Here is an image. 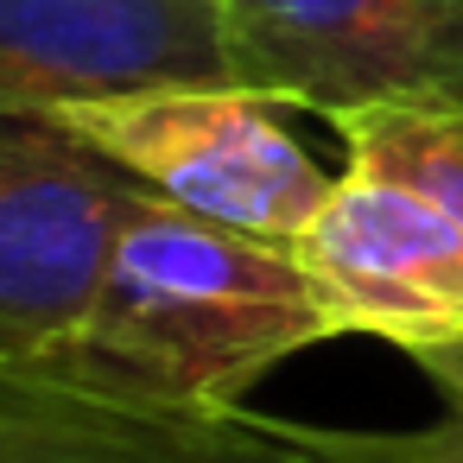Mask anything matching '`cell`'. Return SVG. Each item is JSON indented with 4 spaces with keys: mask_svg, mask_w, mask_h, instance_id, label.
Wrapping results in <instances>:
<instances>
[{
    "mask_svg": "<svg viewBox=\"0 0 463 463\" xmlns=\"http://www.w3.org/2000/svg\"><path fill=\"white\" fill-rule=\"evenodd\" d=\"M330 336L343 317L292 248L146 197L77 355L172 400L241 406L286 355Z\"/></svg>",
    "mask_w": 463,
    "mask_h": 463,
    "instance_id": "6da1fadb",
    "label": "cell"
},
{
    "mask_svg": "<svg viewBox=\"0 0 463 463\" xmlns=\"http://www.w3.org/2000/svg\"><path fill=\"white\" fill-rule=\"evenodd\" d=\"M153 191L52 115H0V368L77 355Z\"/></svg>",
    "mask_w": 463,
    "mask_h": 463,
    "instance_id": "7a4b0ae2",
    "label": "cell"
},
{
    "mask_svg": "<svg viewBox=\"0 0 463 463\" xmlns=\"http://www.w3.org/2000/svg\"><path fill=\"white\" fill-rule=\"evenodd\" d=\"M52 121H64L115 165H128L153 197L279 248H292L311 229L336 184V172H324L286 134L279 102L241 83L83 102L58 109Z\"/></svg>",
    "mask_w": 463,
    "mask_h": 463,
    "instance_id": "3957f363",
    "label": "cell"
},
{
    "mask_svg": "<svg viewBox=\"0 0 463 463\" xmlns=\"http://www.w3.org/2000/svg\"><path fill=\"white\" fill-rule=\"evenodd\" d=\"M241 90L330 128L374 109H463V0H222Z\"/></svg>",
    "mask_w": 463,
    "mask_h": 463,
    "instance_id": "277c9868",
    "label": "cell"
},
{
    "mask_svg": "<svg viewBox=\"0 0 463 463\" xmlns=\"http://www.w3.org/2000/svg\"><path fill=\"white\" fill-rule=\"evenodd\" d=\"M229 83L222 0H0V115Z\"/></svg>",
    "mask_w": 463,
    "mask_h": 463,
    "instance_id": "5b68a950",
    "label": "cell"
},
{
    "mask_svg": "<svg viewBox=\"0 0 463 463\" xmlns=\"http://www.w3.org/2000/svg\"><path fill=\"white\" fill-rule=\"evenodd\" d=\"M292 254L336 305L343 336H381L406 355L463 343V222L425 191L343 165Z\"/></svg>",
    "mask_w": 463,
    "mask_h": 463,
    "instance_id": "8992f818",
    "label": "cell"
},
{
    "mask_svg": "<svg viewBox=\"0 0 463 463\" xmlns=\"http://www.w3.org/2000/svg\"><path fill=\"white\" fill-rule=\"evenodd\" d=\"M0 463H305L286 419L172 400L90 355L0 368Z\"/></svg>",
    "mask_w": 463,
    "mask_h": 463,
    "instance_id": "52a82bcc",
    "label": "cell"
},
{
    "mask_svg": "<svg viewBox=\"0 0 463 463\" xmlns=\"http://www.w3.org/2000/svg\"><path fill=\"white\" fill-rule=\"evenodd\" d=\"M349 165L387 172L463 222V109H374L336 121Z\"/></svg>",
    "mask_w": 463,
    "mask_h": 463,
    "instance_id": "ba28073f",
    "label": "cell"
},
{
    "mask_svg": "<svg viewBox=\"0 0 463 463\" xmlns=\"http://www.w3.org/2000/svg\"><path fill=\"white\" fill-rule=\"evenodd\" d=\"M286 431L305 463H463V400H444V412L412 431H336L298 419H286Z\"/></svg>",
    "mask_w": 463,
    "mask_h": 463,
    "instance_id": "9c48e42d",
    "label": "cell"
},
{
    "mask_svg": "<svg viewBox=\"0 0 463 463\" xmlns=\"http://www.w3.org/2000/svg\"><path fill=\"white\" fill-rule=\"evenodd\" d=\"M419 368H425V381L444 393V400H463V343H450V349H425V355H412Z\"/></svg>",
    "mask_w": 463,
    "mask_h": 463,
    "instance_id": "30bf717a",
    "label": "cell"
}]
</instances>
